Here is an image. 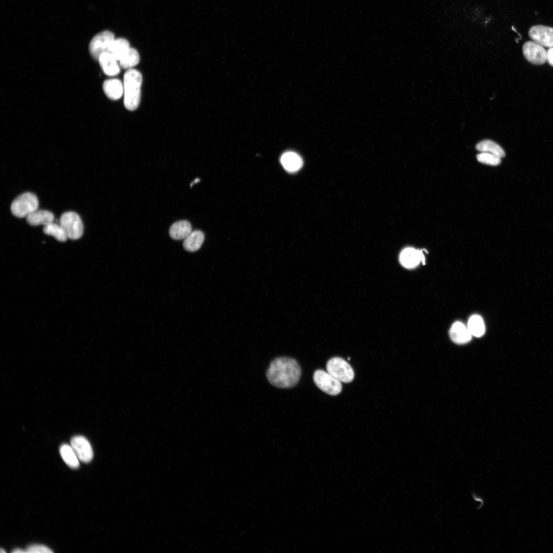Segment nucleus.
<instances>
[{
	"mask_svg": "<svg viewBox=\"0 0 553 553\" xmlns=\"http://www.w3.org/2000/svg\"><path fill=\"white\" fill-rule=\"evenodd\" d=\"M301 374V368L295 360L281 357L271 362L266 376L269 382L273 386L280 388H288L297 383Z\"/></svg>",
	"mask_w": 553,
	"mask_h": 553,
	"instance_id": "f257e3e1",
	"label": "nucleus"
},
{
	"mask_svg": "<svg viewBox=\"0 0 553 553\" xmlns=\"http://www.w3.org/2000/svg\"><path fill=\"white\" fill-rule=\"evenodd\" d=\"M142 81V75L137 70H127L124 74V105L130 111L135 110L139 105Z\"/></svg>",
	"mask_w": 553,
	"mask_h": 553,
	"instance_id": "f03ea898",
	"label": "nucleus"
},
{
	"mask_svg": "<svg viewBox=\"0 0 553 553\" xmlns=\"http://www.w3.org/2000/svg\"><path fill=\"white\" fill-rule=\"evenodd\" d=\"M39 205L37 196L30 192L22 194L13 200L11 205L12 214L18 218L27 217L38 209Z\"/></svg>",
	"mask_w": 553,
	"mask_h": 553,
	"instance_id": "7ed1b4c3",
	"label": "nucleus"
},
{
	"mask_svg": "<svg viewBox=\"0 0 553 553\" xmlns=\"http://www.w3.org/2000/svg\"><path fill=\"white\" fill-rule=\"evenodd\" d=\"M326 368L330 374L341 382H350L354 378L353 369L342 358L335 357L331 358L327 362Z\"/></svg>",
	"mask_w": 553,
	"mask_h": 553,
	"instance_id": "20e7f679",
	"label": "nucleus"
},
{
	"mask_svg": "<svg viewBox=\"0 0 553 553\" xmlns=\"http://www.w3.org/2000/svg\"><path fill=\"white\" fill-rule=\"evenodd\" d=\"M59 224L65 231L68 238L79 239L83 234V226L79 216L75 212L68 211L60 217Z\"/></svg>",
	"mask_w": 553,
	"mask_h": 553,
	"instance_id": "39448f33",
	"label": "nucleus"
},
{
	"mask_svg": "<svg viewBox=\"0 0 553 553\" xmlns=\"http://www.w3.org/2000/svg\"><path fill=\"white\" fill-rule=\"evenodd\" d=\"M313 379L315 385L329 395H336L342 391L341 382L328 372L317 370L314 373Z\"/></svg>",
	"mask_w": 553,
	"mask_h": 553,
	"instance_id": "423d86ee",
	"label": "nucleus"
},
{
	"mask_svg": "<svg viewBox=\"0 0 553 553\" xmlns=\"http://www.w3.org/2000/svg\"><path fill=\"white\" fill-rule=\"evenodd\" d=\"M114 34L108 30L102 31L95 35L91 39L89 47L90 55L98 60L103 53L108 52L115 39Z\"/></svg>",
	"mask_w": 553,
	"mask_h": 553,
	"instance_id": "0eeeda50",
	"label": "nucleus"
},
{
	"mask_svg": "<svg viewBox=\"0 0 553 553\" xmlns=\"http://www.w3.org/2000/svg\"><path fill=\"white\" fill-rule=\"evenodd\" d=\"M522 50L525 58L533 64L540 65L546 61L547 51L534 41L525 42Z\"/></svg>",
	"mask_w": 553,
	"mask_h": 553,
	"instance_id": "6e6552de",
	"label": "nucleus"
},
{
	"mask_svg": "<svg viewBox=\"0 0 553 553\" xmlns=\"http://www.w3.org/2000/svg\"><path fill=\"white\" fill-rule=\"evenodd\" d=\"M530 38L543 47H553V28L542 25L534 26L528 32Z\"/></svg>",
	"mask_w": 553,
	"mask_h": 553,
	"instance_id": "1a4fd4ad",
	"label": "nucleus"
},
{
	"mask_svg": "<svg viewBox=\"0 0 553 553\" xmlns=\"http://www.w3.org/2000/svg\"><path fill=\"white\" fill-rule=\"evenodd\" d=\"M71 446L80 461L87 463L92 459V448L88 440L83 436L73 437L71 440Z\"/></svg>",
	"mask_w": 553,
	"mask_h": 553,
	"instance_id": "9d476101",
	"label": "nucleus"
},
{
	"mask_svg": "<svg viewBox=\"0 0 553 553\" xmlns=\"http://www.w3.org/2000/svg\"><path fill=\"white\" fill-rule=\"evenodd\" d=\"M399 260L401 265L405 267L413 268L417 266L420 262L424 264V257L422 250L408 247L401 251Z\"/></svg>",
	"mask_w": 553,
	"mask_h": 553,
	"instance_id": "9b49d317",
	"label": "nucleus"
},
{
	"mask_svg": "<svg viewBox=\"0 0 553 553\" xmlns=\"http://www.w3.org/2000/svg\"><path fill=\"white\" fill-rule=\"evenodd\" d=\"M98 61L100 66L107 75L114 76L120 72V65L118 61L110 52L102 53Z\"/></svg>",
	"mask_w": 553,
	"mask_h": 553,
	"instance_id": "f8f14e48",
	"label": "nucleus"
},
{
	"mask_svg": "<svg viewBox=\"0 0 553 553\" xmlns=\"http://www.w3.org/2000/svg\"><path fill=\"white\" fill-rule=\"evenodd\" d=\"M102 88L107 96L112 100H118L123 94V84L121 80L117 78L105 80Z\"/></svg>",
	"mask_w": 553,
	"mask_h": 553,
	"instance_id": "ddd939ff",
	"label": "nucleus"
},
{
	"mask_svg": "<svg viewBox=\"0 0 553 553\" xmlns=\"http://www.w3.org/2000/svg\"><path fill=\"white\" fill-rule=\"evenodd\" d=\"M450 336L455 343L462 344L469 342L472 335L463 324L457 322L452 325L450 331Z\"/></svg>",
	"mask_w": 553,
	"mask_h": 553,
	"instance_id": "4468645a",
	"label": "nucleus"
},
{
	"mask_svg": "<svg viewBox=\"0 0 553 553\" xmlns=\"http://www.w3.org/2000/svg\"><path fill=\"white\" fill-rule=\"evenodd\" d=\"M28 224L33 226H44L54 222L53 214L46 210L37 209L26 217Z\"/></svg>",
	"mask_w": 553,
	"mask_h": 553,
	"instance_id": "2eb2a0df",
	"label": "nucleus"
},
{
	"mask_svg": "<svg viewBox=\"0 0 553 553\" xmlns=\"http://www.w3.org/2000/svg\"><path fill=\"white\" fill-rule=\"evenodd\" d=\"M192 231L190 223L186 220L179 221L173 223L169 228L170 237L176 240L185 239Z\"/></svg>",
	"mask_w": 553,
	"mask_h": 553,
	"instance_id": "dca6fc26",
	"label": "nucleus"
},
{
	"mask_svg": "<svg viewBox=\"0 0 553 553\" xmlns=\"http://www.w3.org/2000/svg\"><path fill=\"white\" fill-rule=\"evenodd\" d=\"M281 162L284 168L289 172H296L303 165L302 158L297 154L293 152L284 153L281 156Z\"/></svg>",
	"mask_w": 553,
	"mask_h": 553,
	"instance_id": "f3484780",
	"label": "nucleus"
},
{
	"mask_svg": "<svg viewBox=\"0 0 553 553\" xmlns=\"http://www.w3.org/2000/svg\"><path fill=\"white\" fill-rule=\"evenodd\" d=\"M204 240V235L199 230L192 231L184 239L183 246L185 250L194 252L200 249Z\"/></svg>",
	"mask_w": 553,
	"mask_h": 553,
	"instance_id": "a211bd4d",
	"label": "nucleus"
},
{
	"mask_svg": "<svg viewBox=\"0 0 553 553\" xmlns=\"http://www.w3.org/2000/svg\"><path fill=\"white\" fill-rule=\"evenodd\" d=\"M130 47L129 41L122 38L115 39L112 42L109 51L118 61L122 59L129 50Z\"/></svg>",
	"mask_w": 553,
	"mask_h": 553,
	"instance_id": "6ab92c4d",
	"label": "nucleus"
},
{
	"mask_svg": "<svg viewBox=\"0 0 553 553\" xmlns=\"http://www.w3.org/2000/svg\"><path fill=\"white\" fill-rule=\"evenodd\" d=\"M59 452L62 459L69 466L73 469L79 466V460L71 445L62 444L60 448Z\"/></svg>",
	"mask_w": 553,
	"mask_h": 553,
	"instance_id": "aec40b11",
	"label": "nucleus"
},
{
	"mask_svg": "<svg viewBox=\"0 0 553 553\" xmlns=\"http://www.w3.org/2000/svg\"><path fill=\"white\" fill-rule=\"evenodd\" d=\"M476 149L482 152L490 153L500 158L505 156L504 151L495 142L490 140H484L476 145Z\"/></svg>",
	"mask_w": 553,
	"mask_h": 553,
	"instance_id": "412c9836",
	"label": "nucleus"
},
{
	"mask_svg": "<svg viewBox=\"0 0 553 553\" xmlns=\"http://www.w3.org/2000/svg\"><path fill=\"white\" fill-rule=\"evenodd\" d=\"M467 329L472 335L480 337L485 332V326L481 316L478 315L472 316L468 322Z\"/></svg>",
	"mask_w": 553,
	"mask_h": 553,
	"instance_id": "4be33fe9",
	"label": "nucleus"
},
{
	"mask_svg": "<svg viewBox=\"0 0 553 553\" xmlns=\"http://www.w3.org/2000/svg\"><path fill=\"white\" fill-rule=\"evenodd\" d=\"M139 61L140 56L138 51L135 49L130 47L119 63L122 68L129 70L136 66Z\"/></svg>",
	"mask_w": 553,
	"mask_h": 553,
	"instance_id": "5701e85b",
	"label": "nucleus"
},
{
	"mask_svg": "<svg viewBox=\"0 0 553 553\" xmlns=\"http://www.w3.org/2000/svg\"><path fill=\"white\" fill-rule=\"evenodd\" d=\"M43 231L45 234L52 236L60 242L66 241L68 238L65 231L59 223L57 224L54 222L44 226Z\"/></svg>",
	"mask_w": 553,
	"mask_h": 553,
	"instance_id": "b1692460",
	"label": "nucleus"
},
{
	"mask_svg": "<svg viewBox=\"0 0 553 553\" xmlns=\"http://www.w3.org/2000/svg\"><path fill=\"white\" fill-rule=\"evenodd\" d=\"M477 159L481 163L496 166L501 162V158L490 153L482 152L477 155Z\"/></svg>",
	"mask_w": 553,
	"mask_h": 553,
	"instance_id": "393cba45",
	"label": "nucleus"
},
{
	"mask_svg": "<svg viewBox=\"0 0 553 553\" xmlns=\"http://www.w3.org/2000/svg\"><path fill=\"white\" fill-rule=\"evenodd\" d=\"M28 553H51L53 551L48 547L39 544L29 545L26 549Z\"/></svg>",
	"mask_w": 553,
	"mask_h": 553,
	"instance_id": "a878e982",
	"label": "nucleus"
},
{
	"mask_svg": "<svg viewBox=\"0 0 553 553\" xmlns=\"http://www.w3.org/2000/svg\"><path fill=\"white\" fill-rule=\"evenodd\" d=\"M546 61L553 67V47L549 48L547 51Z\"/></svg>",
	"mask_w": 553,
	"mask_h": 553,
	"instance_id": "bb28decb",
	"label": "nucleus"
},
{
	"mask_svg": "<svg viewBox=\"0 0 553 553\" xmlns=\"http://www.w3.org/2000/svg\"><path fill=\"white\" fill-rule=\"evenodd\" d=\"M12 552L13 553H25L27 552V551L20 548H16Z\"/></svg>",
	"mask_w": 553,
	"mask_h": 553,
	"instance_id": "cd10ccee",
	"label": "nucleus"
},
{
	"mask_svg": "<svg viewBox=\"0 0 553 553\" xmlns=\"http://www.w3.org/2000/svg\"><path fill=\"white\" fill-rule=\"evenodd\" d=\"M199 181H200L199 179H198V178L196 179L193 182H192L191 183L190 185V187L192 186V185H193L194 183H197V182H198Z\"/></svg>",
	"mask_w": 553,
	"mask_h": 553,
	"instance_id": "c85d7f7f",
	"label": "nucleus"
},
{
	"mask_svg": "<svg viewBox=\"0 0 553 553\" xmlns=\"http://www.w3.org/2000/svg\"><path fill=\"white\" fill-rule=\"evenodd\" d=\"M0 552H6V551L3 548H1Z\"/></svg>",
	"mask_w": 553,
	"mask_h": 553,
	"instance_id": "c756f323",
	"label": "nucleus"
}]
</instances>
